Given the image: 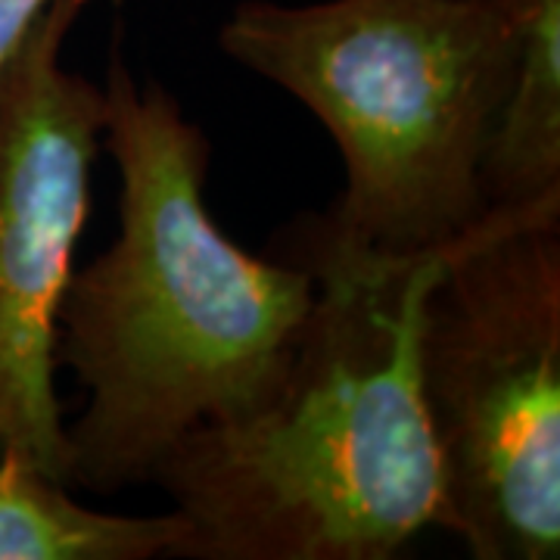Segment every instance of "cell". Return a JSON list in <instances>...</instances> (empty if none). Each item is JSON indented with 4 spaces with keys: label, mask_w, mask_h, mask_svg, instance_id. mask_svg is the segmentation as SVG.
Instances as JSON below:
<instances>
[{
    "label": "cell",
    "mask_w": 560,
    "mask_h": 560,
    "mask_svg": "<svg viewBox=\"0 0 560 560\" xmlns=\"http://www.w3.org/2000/svg\"><path fill=\"white\" fill-rule=\"evenodd\" d=\"M103 97L119 234L69 275L57 368L88 393L66 423L69 486L116 495L153 480L194 430L275 396L318 283L221 231L206 202L209 140L160 81L140 84L116 54Z\"/></svg>",
    "instance_id": "obj_1"
},
{
    "label": "cell",
    "mask_w": 560,
    "mask_h": 560,
    "mask_svg": "<svg viewBox=\"0 0 560 560\" xmlns=\"http://www.w3.org/2000/svg\"><path fill=\"white\" fill-rule=\"evenodd\" d=\"M442 253L300 265L318 293L259 411L200 427L153 480L194 560H389L445 526L418 377L420 305Z\"/></svg>",
    "instance_id": "obj_2"
},
{
    "label": "cell",
    "mask_w": 560,
    "mask_h": 560,
    "mask_svg": "<svg viewBox=\"0 0 560 560\" xmlns=\"http://www.w3.org/2000/svg\"><path fill=\"white\" fill-rule=\"evenodd\" d=\"M529 0H243L224 57L312 109L346 187L280 259H418L482 219L480 160Z\"/></svg>",
    "instance_id": "obj_3"
},
{
    "label": "cell",
    "mask_w": 560,
    "mask_h": 560,
    "mask_svg": "<svg viewBox=\"0 0 560 560\" xmlns=\"http://www.w3.org/2000/svg\"><path fill=\"white\" fill-rule=\"evenodd\" d=\"M418 377L445 526L477 560L560 555V200L486 209L442 256Z\"/></svg>",
    "instance_id": "obj_4"
},
{
    "label": "cell",
    "mask_w": 560,
    "mask_h": 560,
    "mask_svg": "<svg viewBox=\"0 0 560 560\" xmlns=\"http://www.w3.org/2000/svg\"><path fill=\"white\" fill-rule=\"evenodd\" d=\"M88 3L54 0L0 69V458L16 455L62 482L57 315L106 119L101 84L62 66Z\"/></svg>",
    "instance_id": "obj_5"
},
{
    "label": "cell",
    "mask_w": 560,
    "mask_h": 560,
    "mask_svg": "<svg viewBox=\"0 0 560 560\" xmlns=\"http://www.w3.org/2000/svg\"><path fill=\"white\" fill-rule=\"evenodd\" d=\"M16 455L0 458V560L180 558L194 536L180 511L128 517L94 511Z\"/></svg>",
    "instance_id": "obj_6"
},
{
    "label": "cell",
    "mask_w": 560,
    "mask_h": 560,
    "mask_svg": "<svg viewBox=\"0 0 560 560\" xmlns=\"http://www.w3.org/2000/svg\"><path fill=\"white\" fill-rule=\"evenodd\" d=\"M486 209L560 200V0H529L521 60L482 147Z\"/></svg>",
    "instance_id": "obj_7"
},
{
    "label": "cell",
    "mask_w": 560,
    "mask_h": 560,
    "mask_svg": "<svg viewBox=\"0 0 560 560\" xmlns=\"http://www.w3.org/2000/svg\"><path fill=\"white\" fill-rule=\"evenodd\" d=\"M50 3L54 0H0V69L20 50Z\"/></svg>",
    "instance_id": "obj_8"
}]
</instances>
